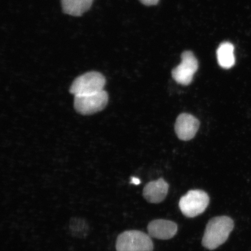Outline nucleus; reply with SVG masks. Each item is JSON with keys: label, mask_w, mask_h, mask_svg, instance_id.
I'll return each instance as SVG.
<instances>
[{"label": "nucleus", "mask_w": 251, "mask_h": 251, "mask_svg": "<svg viewBox=\"0 0 251 251\" xmlns=\"http://www.w3.org/2000/svg\"><path fill=\"white\" fill-rule=\"evenodd\" d=\"M234 228L233 220L228 216H218L210 220L202 238V246L213 250L227 241Z\"/></svg>", "instance_id": "obj_1"}, {"label": "nucleus", "mask_w": 251, "mask_h": 251, "mask_svg": "<svg viewBox=\"0 0 251 251\" xmlns=\"http://www.w3.org/2000/svg\"><path fill=\"white\" fill-rule=\"evenodd\" d=\"M117 251H153V244L150 235L138 230L124 232L116 243Z\"/></svg>", "instance_id": "obj_2"}, {"label": "nucleus", "mask_w": 251, "mask_h": 251, "mask_svg": "<svg viewBox=\"0 0 251 251\" xmlns=\"http://www.w3.org/2000/svg\"><path fill=\"white\" fill-rule=\"evenodd\" d=\"M209 203V198L205 191L193 190L182 197L178 206L183 214L187 218H193L205 211Z\"/></svg>", "instance_id": "obj_3"}, {"label": "nucleus", "mask_w": 251, "mask_h": 251, "mask_svg": "<svg viewBox=\"0 0 251 251\" xmlns=\"http://www.w3.org/2000/svg\"><path fill=\"white\" fill-rule=\"evenodd\" d=\"M105 84V78L101 74L97 72H87L74 80L70 92L75 96L98 93L103 90Z\"/></svg>", "instance_id": "obj_4"}, {"label": "nucleus", "mask_w": 251, "mask_h": 251, "mask_svg": "<svg viewBox=\"0 0 251 251\" xmlns=\"http://www.w3.org/2000/svg\"><path fill=\"white\" fill-rule=\"evenodd\" d=\"M108 101V94L102 90L98 93L75 96L74 106L76 111L81 115H92L102 111Z\"/></svg>", "instance_id": "obj_5"}, {"label": "nucleus", "mask_w": 251, "mask_h": 251, "mask_svg": "<svg viewBox=\"0 0 251 251\" xmlns=\"http://www.w3.org/2000/svg\"><path fill=\"white\" fill-rule=\"evenodd\" d=\"M199 69V62L193 53L184 51L181 55V62L172 72V77L178 83L188 85L193 79Z\"/></svg>", "instance_id": "obj_6"}, {"label": "nucleus", "mask_w": 251, "mask_h": 251, "mask_svg": "<svg viewBox=\"0 0 251 251\" xmlns=\"http://www.w3.org/2000/svg\"><path fill=\"white\" fill-rule=\"evenodd\" d=\"M199 127L200 122L196 118L190 114H182L176 122L175 131L180 140L188 141L196 136Z\"/></svg>", "instance_id": "obj_7"}, {"label": "nucleus", "mask_w": 251, "mask_h": 251, "mask_svg": "<svg viewBox=\"0 0 251 251\" xmlns=\"http://www.w3.org/2000/svg\"><path fill=\"white\" fill-rule=\"evenodd\" d=\"M148 231L151 237L159 240H169L177 233V225L168 220H154L150 223Z\"/></svg>", "instance_id": "obj_8"}, {"label": "nucleus", "mask_w": 251, "mask_h": 251, "mask_svg": "<svg viewBox=\"0 0 251 251\" xmlns=\"http://www.w3.org/2000/svg\"><path fill=\"white\" fill-rule=\"evenodd\" d=\"M169 185L163 178L150 182L143 190V196L150 203H158L165 199Z\"/></svg>", "instance_id": "obj_9"}, {"label": "nucleus", "mask_w": 251, "mask_h": 251, "mask_svg": "<svg viewBox=\"0 0 251 251\" xmlns=\"http://www.w3.org/2000/svg\"><path fill=\"white\" fill-rule=\"evenodd\" d=\"M216 55L218 64L222 68L228 70L234 65L235 58L233 44L228 42L221 43L216 51Z\"/></svg>", "instance_id": "obj_10"}, {"label": "nucleus", "mask_w": 251, "mask_h": 251, "mask_svg": "<svg viewBox=\"0 0 251 251\" xmlns=\"http://www.w3.org/2000/svg\"><path fill=\"white\" fill-rule=\"evenodd\" d=\"M93 0H61L64 13L74 17H80L92 7Z\"/></svg>", "instance_id": "obj_11"}, {"label": "nucleus", "mask_w": 251, "mask_h": 251, "mask_svg": "<svg viewBox=\"0 0 251 251\" xmlns=\"http://www.w3.org/2000/svg\"><path fill=\"white\" fill-rule=\"evenodd\" d=\"M143 4L147 6L155 5L159 1V0H139Z\"/></svg>", "instance_id": "obj_12"}, {"label": "nucleus", "mask_w": 251, "mask_h": 251, "mask_svg": "<svg viewBox=\"0 0 251 251\" xmlns=\"http://www.w3.org/2000/svg\"><path fill=\"white\" fill-rule=\"evenodd\" d=\"M130 183L135 185H139L141 183V181L139 178L134 177L131 178Z\"/></svg>", "instance_id": "obj_13"}]
</instances>
